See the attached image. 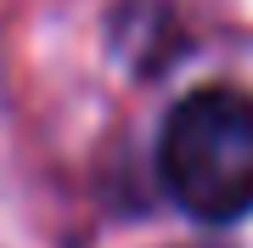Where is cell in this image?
<instances>
[{"label": "cell", "instance_id": "6da1fadb", "mask_svg": "<svg viewBox=\"0 0 253 248\" xmlns=\"http://www.w3.org/2000/svg\"><path fill=\"white\" fill-rule=\"evenodd\" d=\"M158 169L174 203L208 226L253 214V96L231 85L191 91L163 124Z\"/></svg>", "mask_w": 253, "mask_h": 248}]
</instances>
